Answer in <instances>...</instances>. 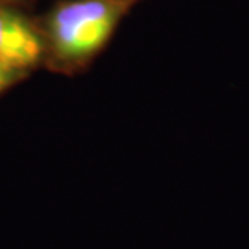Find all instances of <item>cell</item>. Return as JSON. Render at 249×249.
<instances>
[{
	"instance_id": "cell-4",
	"label": "cell",
	"mask_w": 249,
	"mask_h": 249,
	"mask_svg": "<svg viewBox=\"0 0 249 249\" xmlns=\"http://www.w3.org/2000/svg\"><path fill=\"white\" fill-rule=\"evenodd\" d=\"M28 2H31V0H0V5H3V7H18V5H26Z\"/></svg>"
},
{
	"instance_id": "cell-2",
	"label": "cell",
	"mask_w": 249,
	"mask_h": 249,
	"mask_svg": "<svg viewBox=\"0 0 249 249\" xmlns=\"http://www.w3.org/2000/svg\"><path fill=\"white\" fill-rule=\"evenodd\" d=\"M46 47L37 19L28 18L13 7L0 5V63L24 76L44 63Z\"/></svg>"
},
{
	"instance_id": "cell-1",
	"label": "cell",
	"mask_w": 249,
	"mask_h": 249,
	"mask_svg": "<svg viewBox=\"0 0 249 249\" xmlns=\"http://www.w3.org/2000/svg\"><path fill=\"white\" fill-rule=\"evenodd\" d=\"M138 0H62L42 19L44 65L65 74L81 73L115 34Z\"/></svg>"
},
{
	"instance_id": "cell-3",
	"label": "cell",
	"mask_w": 249,
	"mask_h": 249,
	"mask_svg": "<svg viewBox=\"0 0 249 249\" xmlns=\"http://www.w3.org/2000/svg\"><path fill=\"white\" fill-rule=\"evenodd\" d=\"M19 78H23V76H19L18 73L12 71V70L5 68L3 65L0 63V92H2L3 89H7L8 86H12V84Z\"/></svg>"
}]
</instances>
